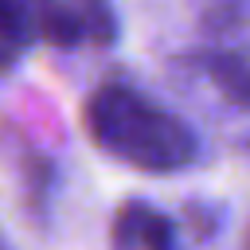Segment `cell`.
<instances>
[{
    "instance_id": "obj_1",
    "label": "cell",
    "mask_w": 250,
    "mask_h": 250,
    "mask_svg": "<svg viewBox=\"0 0 250 250\" xmlns=\"http://www.w3.org/2000/svg\"><path fill=\"white\" fill-rule=\"evenodd\" d=\"M82 129L109 160L148 176H168L199 160L195 129L121 78H105L86 94Z\"/></svg>"
},
{
    "instance_id": "obj_2",
    "label": "cell",
    "mask_w": 250,
    "mask_h": 250,
    "mask_svg": "<svg viewBox=\"0 0 250 250\" xmlns=\"http://www.w3.org/2000/svg\"><path fill=\"white\" fill-rule=\"evenodd\" d=\"M35 39L59 51L86 43V27L70 0H0V70H8Z\"/></svg>"
},
{
    "instance_id": "obj_3",
    "label": "cell",
    "mask_w": 250,
    "mask_h": 250,
    "mask_svg": "<svg viewBox=\"0 0 250 250\" xmlns=\"http://www.w3.org/2000/svg\"><path fill=\"white\" fill-rule=\"evenodd\" d=\"M109 250H180V238L160 207L145 199H125L109 223Z\"/></svg>"
},
{
    "instance_id": "obj_4",
    "label": "cell",
    "mask_w": 250,
    "mask_h": 250,
    "mask_svg": "<svg viewBox=\"0 0 250 250\" xmlns=\"http://www.w3.org/2000/svg\"><path fill=\"white\" fill-rule=\"evenodd\" d=\"M195 66L230 105L250 113V51L215 43V47L195 51Z\"/></svg>"
},
{
    "instance_id": "obj_5",
    "label": "cell",
    "mask_w": 250,
    "mask_h": 250,
    "mask_svg": "<svg viewBox=\"0 0 250 250\" xmlns=\"http://www.w3.org/2000/svg\"><path fill=\"white\" fill-rule=\"evenodd\" d=\"M12 152H16V172H20V195H23V211L35 227L47 223V203L55 191V160L35 148L31 141H23L20 133L12 137Z\"/></svg>"
},
{
    "instance_id": "obj_6",
    "label": "cell",
    "mask_w": 250,
    "mask_h": 250,
    "mask_svg": "<svg viewBox=\"0 0 250 250\" xmlns=\"http://www.w3.org/2000/svg\"><path fill=\"white\" fill-rule=\"evenodd\" d=\"M82 27H86V43L94 47H113L117 43V16L109 0H70Z\"/></svg>"
},
{
    "instance_id": "obj_7",
    "label": "cell",
    "mask_w": 250,
    "mask_h": 250,
    "mask_svg": "<svg viewBox=\"0 0 250 250\" xmlns=\"http://www.w3.org/2000/svg\"><path fill=\"white\" fill-rule=\"evenodd\" d=\"M242 250H250V227H246V234H242Z\"/></svg>"
},
{
    "instance_id": "obj_8",
    "label": "cell",
    "mask_w": 250,
    "mask_h": 250,
    "mask_svg": "<svg viewBox=\"0 0 250 250\" xmlns=\"http://www.w3.org/2000/svg\"><path fill=\"white\" fill-rule=\"evenodd\" d=\"M0 250H12V246H8V242H4V238H0Z\"/></svg>"
}]
</instances>
